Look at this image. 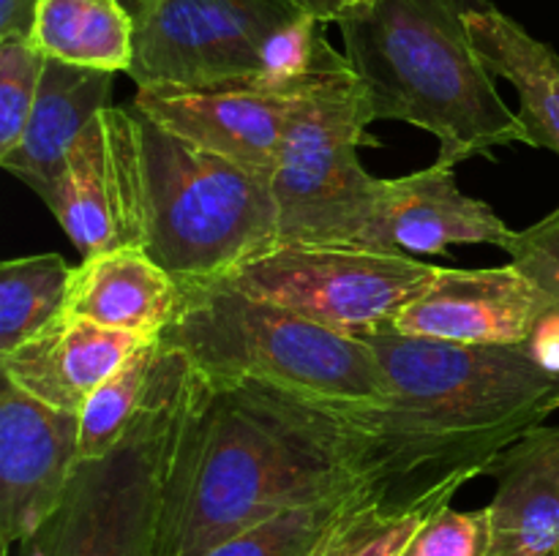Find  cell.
I'll use <instances>...</instances> for the list:
<instances>
[{
  "label": "cell",
  "instance_id": "cell-28",
  "mask_svg": "<svg viewBox=\"0 0 559 556\" xmlns=\"http://www.w3.org/2000/svg\"><path fill=\"white\" fill-rule=\"evenodd\" d=\"M527 349L549 374L559 376V309H549L530 336Z\"/></svg>",
  "mask_w": 559,
  "mask_h": 556
},
{
  "label": "cell",
  "instance_id": "cell-30",
  "mask_svg": "<svg viewBox=\"0 0 559 556\" xmlns=\"http://www.w3.org/2000/svg\"><path fill=\"white\" fill-rule=\"evenodd\" d=\"M287 3L295 5L300 14L314 16L320 25H328V22L342 25L344 20L360 14L364 9H369L374 0H287Z\"/></svg>",
  "mask_w": 559,
  "mask_h": 556
},
{
  "label": "cell",
  "instance_id": "cell-15",
  "mask_svg": "<svg viewBox=\"0 0 559 556\" xmlns=\"http://www.w3.org/2000/svg\"><path fill=\"white\" fill-rule=\"evenodd\" d=\"M145 341L153 338L109 330L96 322L63 314L14 352L0 354V374L38 401L60 412L80 414L96 387Z\"/></svg>",
  "mask_w": 559,
  "mask_h": 556
},
{
  "label": "cell",
  "instance_id": "cell-9",
  "mask_svg": "<svg viewBox=\"0 0 559 556\" xmlns=\"http://www.w3.org/2000/svg\"><path fill=\"white\" fill-rule=\"evenodd\" d=\"M300 11L287 0H153L134 31L136 87L254 85L262 47Z\"/></svg>",
  "mask_w": 559,
  "mask_h": 556
},
{
  "label": "cell",
  "instance_id": "cell-7",
  "mask_svg": "<svg viewBox=\"0 0 559 556\" xmlns=\"http://www.w3.org/2000/svg\"><path fill=\"white\" fill-rule=\"evenodd\" d=\"M360 145H380V140L369 134L358 76L338 52L304 96L271 174L278 245L388 254L385 180L366 172Z\"/></svg>",
  "mask_w": 559,
  "mask_h": 556
},
{
  "label": "cell",
  "instance_id": "cell-2",
  "mask_svg": "<svg viewBox=\"0 0 559 556\" xmlns=\"http://www.w3.org/2000/svg\"><path fill=\"white\" fill-rule=\"evenodd\" d=\"M360 338L377 352L388 398L347 414L369 436L391 501L459 494L559 409V376L527 343H451L393 327Z\"/></svg>",
  "mask_w": 559,
  "mask_h": 556
},
{
  "label": "cell",
  "instance_id": "cell-5",
  "mask_svg": "<svg viewBox=\"0 0 559 556\" xmlns=\"http://www.w3.org/2000/svg\"><path fill=\"white\" fill-rule=\"evenodd\" d=\"M140 118L145 243L180 283L218 281L278 249L271 180Z\"/></svg>",
  "mask_w": 559,
  "mask_h": 556
},
{
  "label": "cell",
  "instance_id": "cell-13",
  "mask_svg": "<svg viewBox=\"0 0 559 556\" xmlns=\"http://www.w3.org/2000/svg\"><path fill=\"white\" fill-rule=\"evenodd\" d=\"M555 305L513 265L484 270L440 267L429 287L393 322L404 336L451 343L519 347Z\"/></svg>",
  "mask_w": 559,
  "mask_h": 556
},
{
  "label": "cell",
  "instance_id": "cell-19",
  "mask_svg": "<svg viewBox=\"0 0 559 556\" xmlns=\"http://www.w3.org/2000/svg\"><path fill=\"white\" fill-rule=\"evenodd\" d=\"M464 22L480 60L519 93V118L527 129L530 147H546L559 156L557 49L484 0H469Z\"/></svg>",
  "mask_w": 559,
  "mask_h": 556
},
{
  "label": "cell",
  "instance_id": "cell-21",
  "mask_svg": "<svg viewBox=\"0 0 559 556\" xmlns=\"http://www.w3.org/2000/svg\"><path fill=\"white\" fill-rule=\"evenodd\" d=\"M388 494V483L371 478L344 494L314 505L295 507L282 516L262 521L227 543L216 545L205 556H322L331 540L353 521L358 512Z\"/></svg>",
  "mask_w": 559,
  "mask_h": 556
},
{
  "label": "cell",
  "instance_id": "cell-17",
  "mask_svg": "<svg viewBox=\"0 0 559 556\" xmlns=\"http://www.w3.org/2000/svg\"><path fill=\"white\" fill-rule=\"evenodd\" d=\"M112 71L47 58L25 134L9 156L0 158V167L44 200L82 131L102 109L112 107Z\"/></svg>",
  "mask_w": 559,
  "mask_h": 556
},
{
  "label": "cell",
  "instance_id": "cell-24",
  "mask_svg": "<svg viewBox=\"0 0 559 556\" xmlns=\"http://www.w3.org/2000/svg\"><path fill=\"white\" fill-rule=\"evenodd\" d=\"M456 494H437L424 501L402 505L382 496L374 505L353 518L336 537L331 540L322 556H404L415 534L426 521L451 505Z\"/></svg>",
  "mask_w": 559,
  "mask_h": 556
},
{
  "label": "cell",
  "instance_id": "cell-25",
  "mask_svg": "<svg viewBox=\"0 0 559 556\" xmlns=\"http://www.w3.org/2000/svg\"><path fill=\"white\" fill-rule=\"evenodd\" d=\"M47 55L33 41H0V158L9 156L25 134L36 104Z\"/></svg>",
  "mask_w": 559,
  "mask_h": 556
},
{
  "label": "cell",
  "instance_id": "cell-26",
  "mask_svg": "<svg viewBox=\"0 0 559 556\" xmlns=\"http://www.w3.org/2000/svg\"><path fill=\"white\" fill-rule=\"evenodd\" d=\"M506 251L511 265L559 309V205L533 227L513 232Z\"/></svg>",
  "mask_w": 559,
  "mask_h": 556
},
{
  "label": "cell",
  "instance_id": "cell-11",
  "mask_svg": "<svg viewBox=\"0 0 559 556\" xmlns=\"http://www.w3.org/2000/svg\"><path fill=\"white\" fill-rule=\"evenodd\" d=\"M317 76L298 90H267L260 85L136 87L134 112L202 150L271 180L289 125Z\"/></svg>",
  "mask_w": 559,
  "mask_h": 556
},
{
  "label": "cell",
  "instance_id": "cell-6",
  "mask_svg": "<svg viewBox=\"0 0 559 556\" xmlns=\"http://www.w3.org/2000/svg\"><path fill=\"white\" fill-rule=\"evenodd\" d=\"M200 371L162 349L145 403L123 439L76 463L58 512L36 543L47 556H156L164 499Z\"/></svg>",
  "mask_w": 559,
  "mask_h": 556
},
{
  "label": "cell",
  "instance_id": "cell-3",
  "mask_svg": "<svg viewBox=\"0 0 559 556\" xmlns=\"http://www.w3.org/2000/svg\"><path fill=\"white\" fill-rule=\"evenodd\" d=\"M469 0H374L338 25L358 76L366 123L402 120L440 142L437 161L459 167L527 140L495 74L469 38Z\"/></svg>",
  "mask_w": 559,
  "mask_h": 556
},
{
  "label": "cell",
  "instance_id": "cell-4",
  "mask_svg": "<svg viewBox=\"0 0 559 556\" xmlns=\"http://www.w3.org/2000/svg\"><path fill=\"white\" fill-rule=\"evenodd\" d=\"M180 287V309L158 341L200 374L254 379L342 412L385 403V374L364 338L328 330L222 281Z\"/></svg>",
  "mask_w": 559,
  "mask_h": 556
},
{
  "label": "cell",
  "instance_id": "cell-31",
  "mask_svg": "<svg viewBox=\"0 0 559 556\" xmlns=\"http://www.w3.org/2000/svg\"><path fill=\"white\" fill-rule=\"evenodd\" d=\"M120 3H123V5H126V9H129V11H131V16H134V20H136V16H140V14H142V11H145V9H147V5H151V3H153V0H120Z\"/></svg>",
  "mask_w": 559,
  "mask_h": 556
},
{
  "label": "cell",
  "instance_id": "cell-29",
  "mask_svg": "<svg viewBox=\"0 0 559 556\" xmlns=\"http://www.w3.org/2000/svg\"><path fill=\"white\" fill-rule=\"evenodd\" d=\"M41 0H0V41L20 38L31 41Z\"/></svg>",
  "mask_w": 559,
  "mask_h": 556
},
{
  "label": "cell",
  "instance_id": "cell-12",
  "mask_svg": "<svg viewBox=\"0 0 559 556\" xmlns=\"http://www.w3.org/2000/svg\"><path fill=\"white\" fill-rule=\"evenodd\" d=\"M80 463V414L60 412L3 376L0 387V540L31 543L58 512Z\"/></svg>",
  "mask_w": 559,
  "mask_h": 556
},
{
  "label": "cell",
  "instance_id": "cell-18",
  "mask_svg": "<svg viewBox=\"0 0 559 556\" xmlns=\"http://www.w3.org/2000/svg\"><path fill=\"white\" fill-rule=\"evenodd\" d=\"M183 300V287L145 249L107 251L74 267L66 314L140 338H162Z\"/></svg>",
  "mask_w": 559,
  "mask_h": 556
},
{
  "label": "cell",
  "instance_id": "cell-14",
  "mask_svg": "<svg viewBox=\"0 0 559 556\" xmlns=\"http://www.w3.org/2000/svg\"><path fill=\"white\" fill-rule=\"evenodd\" d=\"M513 229L484 200L467 196L453 167L435 161L404 178L385 180L382 240L388 254L442 256L451 245H500Z\"/></svg>",
  "mask_w": 559,
  "mask_h": 556
},
{
  "label": "cell",
  "instance_id": "cell-16",
  "mask_svg": "<svg viewBox=\"0 0 559 556\" xmlns=\"http://www.w3.org/2000/svg\"><path fill=\"white\" fill-rule=\"evenodd\" d=\"M484 556H559V428L538 425L489 469Z\"/></svg>",
  "mask_w": 559,
  "mask_h": 556
},
{
  "label": "cell",
  "instance_id": "cell-10",
  "mask_svg": "<svg viewBox=\"0 0 559 556\" xmlns=\"http://www.w3.org/2000/svg\"><path fill=\"white\" fill-rule=\"evenodd\" d=\"M44 205L82 259L145 243L142 134L134 109L107 107L91 120Z\"/></svg>",
  "mask_w": 559,
  "mask_h": 556
},
{
  "label": "cell",
  "instance_id": "cell-8",
  "mask_svg": "<svg viewBox=\"0 0 559 556\" xmlns=\"http://www.w3.org/2000/svg\"><path fill=\"white\" fill-rule=\"evenodd\" d=\"M437 270L415 256L369 249L278 245L218 281L328 330L360 338L393 327L404 305L429 287Z\"/></svg>",
  "mask_w": 559,
  "mask_h": 556
},
{
  "label": "cell",
  "instance_id": "cell-1",
  "mask_svg": "<svg viewBox=\"0 0 559 556\" xmlns=\"http://www.w3.org/2000/svg\"><path fill=\"white\" fill-rule=\"evenodd\" d=\"M371 478V442L347 412L254 379L200 374L156 556H205L257 523Z\"/></svg>",
  "mask_w": 559,
  "mask_h": 556
},
{
  "label": "cell",
  "instance_id": "cell-23",
  "mask_svg": "<svg viewBox=\"0 0 559 556\" xmlns=\"http://www.w3.org/2000/svg\"><path fill=\"white\" fill-rule=\"evenodd\" d=\"M162 360V341H145L109 379L96 387L80 412V461L102 458L123 439L131 420L145 403Z\"/></svg>",
  "mask_w": 559,
  "mask_h": 556
},
{
  "label": "cell",
  "instance_id": "cell-22",
  "mask_svg": "<svg viewBox=\"0 0 559 556\" xmlns=\"http://www.w3.org/2000/svg\"><path fill=\"white\" fill-rule=\"evenodd\" d=\"M74 267L60 254L14 256L0 265V354L66 314Z\"/></svg>",
  "mask_w": 559,
  "mask_h": 556
},
{
  "label": "cell",
  "instance_id": "cell-20",
  "mask_svg": "<svg viewBox=\"0 0 559 556\" xmlns=\"http://www.w3.org/2000/svg\"><path fill=\"white\" fill-rule=\"evenodd\" d=\"M134 31L120 0H41L31 41L52 60L129 74Z\"/></svg>",
  "mask_w": 559,
  "mask_h": 556
},
{
  "label": "cell",
  "instance_id": "cell-32",
  "mask_svg": "<svg viewBox=\"0 0 559 556\" xmlns=\"http://www.w3.org/2000/svg\"><path fill=\"white\" fill-rule=\"evenodd\" d=\"M27 545V554L25 556H47V551L41 548V545L36 543V540H31V543H25Z\"/></svg>",
  "mask_w": 559,
  "mask_h": 556
},
{
  "label": "cell",
  "instance_id": "cell-27",
  "mask_svg": "<svg viewBox=\"0 0 559 556\" xmlns=\"http://www.w3.org/2000/svg\"><path fill=\"white\" fill-rule=\"evenodd\" d=\"M486 512L445 505L420 527L404 556H484Z\"/></svg>",
  "mask_w": 559,
  "mask_h": 556
}]
</instances>
